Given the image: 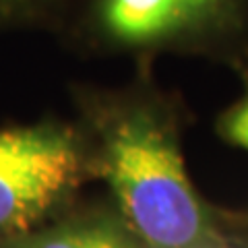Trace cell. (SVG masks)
I'll list each match as a JSON object with an SVG mask.
<instances>
[{"label": "cell", "instance_id": "cell-6", "mask_svg": "<svg viewBox=\"0 0 248 248\" xmlns=\"http://www.w3.org/2000/svg\"><path fill=\"white\" fill-rule=\"evenodd\" d=\"M240 93L213 118V133L223 145L248 153V73L238 77Z\"/></svg>", "mask_w": 248, "mask_h": 248}, {"label": "cell", "instance_id": "cell-8", "mask_svg": "<svg viewBox=\"0 0 248 248\" xmlns=\"http://www.w3.org/2000/svg\"><path fill=\"white\" fill-rule=\"evenodd\" d=\"M240 248H248V244H246V246H240Z\"/></svg>", "mask_w": 248, "mask_h": 248}, {"label": "cell", "instance_id": "cell-2", "mask_svg": "<svg viewBox=\"0 0 248 248\" xmlns=\"http://www.w3.org/2000/svg\"><path fill=\"white\" fill-rule=\"evenodd\" d=\"M64 29L99 56L174 54L248 73V0H77Z\"/></svg>", "mask_w": 248, "mask_h": 248}, {"label": "cell", "instance_id": "cell-4", "mask_svg": "<svg viewBox=\"0 0 248 248\" xmlns=\"http://www.w3.org/2000/svg\"><path fill=\"white\" fill-rule=\"evenodd\" d=\"M0 248H145L130 232L112 201L71 207L25 236L0 242Z\"/></svg>", "mask_w": 248, "mask_h": 248}, {"label": "cell", "instance_id": "cell-3", "mask_svg": "<svg viewBox=\"0 0 248 248\" xmlns=\"http://www.w3.org/2000/svg\"><path fill=\"white\" fill-rule=\"evenodd\" d=\"M95 180L77 120L48 118L0 128V242L25 236L77 205Z\"/></svg>", "mask_w": 248, "mask_h": 248}, {"label": "cell", "instance_id": "cell-1", "mask_svg": "<svg viewBox=\"0 0 248 248\" xmlns=\"http://www.w3.org/2000/svg\"><path fill=\"white\" fill-rule=\"evenodd\" d=\"M73 102L91 149L95 180L145 248H240L248 230L228 207L207 201L186 166L184 133L192 116L178 91L166 89L153 62H137L116 87L75 85Z\"/></svg>", "mask_w": 248, "mask_h": 248}, {"label": "cell", "instance_id": "cell-5", "mask_svg": "<svg viewBox=\"0 0 248 248\" xmlns=\"http://www.w3.org/2000/svg\"><path fill=\"white\" fill-rule=\"evenodd\" d=\"M77 0H0V29L62 27Z\"/></svg>", "mask_w": 248, "mask_h": 248}, {"label": "cell", "instance_id": "cell-7", "mask_svg": "<svg viewBox=\"0 0 248 248\" xmlns=\"http://www.w3.org/2000/svg\"><path fill=\"white\" fill-rule=\"evenodd\" d=\"M228 217L240 230H248V207L246 209H228Z\"/></svg>", "mask_w": 248, "mask_h": 248}]
</instances>
